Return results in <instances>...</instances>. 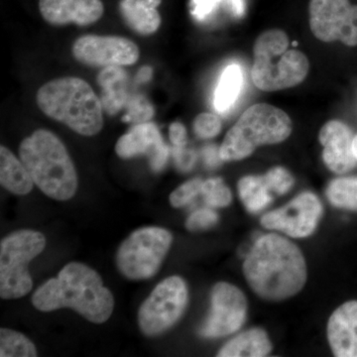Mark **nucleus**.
<instances>
[{
    "label": "nucleus",
    "mask_w": 357,
    "mask_h": 357,
    "mask_svg": "<svg viewBox=\"0 0 357 357\" xmlns=\"http://www.w3.org/2000/svg\"><path fill=\"white\" fill-rule=\"evenodd\" d=\"M243 273L259 297L281 301L297 295L304 288L307 265L296 244L270 234L256 241L243 263Z\"/></svg>",
    "instance_id": "f257e3e1"
},
{
    "label": "nucleus",
    "mask_w": 357,
    "mask_h": 357,
    "mask_svg": "<svg viewBox=\"0 0 357 357\" xmlns=\"http://www.w3.org/2000/svg\"><path fill=\"white\" fill-rule=\"evenodd\" d=\"M32 303L41 312L70 307L93 324L107 321L114 309V295L102 277L79 262L69 263L57 278L45 282L33 294Z\"/></svg>",
    "instance_id": "f03ea898"
},
{
    "label": "nucleus",
    "mask_w": 357,
    "mask_h": 357,
    "mask_svg": "<svg viewBox=\"0 0 357 357\" xmlns=\"http://www.w3.org/2000/svg\"><path fill=\"white\" fill-rule=\"evenodd\" d=\"M20 156L34 184L49 198L68 201L76 194L77 175L65 145L55 134L38 129L21 142Z\"/></svg>",
    "instance_id": "7ed1b4c3"
},
{
    "label": "nucleus",
    "mask_w": 357,
    "mask_h": 357,
    "mask_svg": "<svg viewBox=\"0 0 357 357\" xmlns=\"http://www.w3.org/2000/svg\"><path fill=\"white\" fill-rule=\"evenodd\" d=\"M36 100L45 115L81 135H96L103 128L102 100L79 77H60L48 82L37 91Z\"/></svg>",
    "instance_id": "20e7f679"
},
{
    "label": "nucleus",
    "mask_w": 357,
    "mask_h": 357,
    "mask_svg": "<svg viewBox=\"0 0 357 357\" xmlns=\"http://www.w3.org/2000/svg\"><path fill=\"white\" fill-rule=\"evenodd\" d=\"M289 47L290 40L283 30H267L257 37L251 68V79L256 88L277 91L304 82L309 74V60L302 52Z\"/></svg>",
    "instance_id": "39448f33"
},
{
    "label": "nucleus",
    "mask_w": 357,
    "mask_h": 357,
    "mask_svg": "<svg viewBox=\"0 0 357 357\" xmlns=\"http://www.w3.org/2000/svg\"><path fill=\"white\" fill-rule=\"evenodd\" d=\"M292 128L290 117L278 107L268 103L251 105L225 135L220 158L225 162L248 158L258 147L287 139Z\"/></svg>",
    "instance_id": "423d86ee"
},
{
    "label": "nucleus",
    "mask_w": 357,
    "mask_h": 357,
    "mask_svg": "<svg viewBox=\"0 0 357 357\" xmlns=\"http://www.w3.org/2000/svg\"><path fill=\"white\" fill-rule=\"evenodd\" d=\"M44 234L20 229L4 237L0 243V297L4 300L23 298L32 290L28 264L43 252Z\"/></svg>",
    "instance_id": "0eeeda50"
},
{
    "label": "nucleus",
    "mask_w": 357,
    "mask_h": 357,
    "mask_svg": "<svg viewBox=\"0 0 357 357\" xmlns=\"http://www.w3.org/2000/svg\"><path fill=\"white\" fill-rule=\"evenodd\" d=\"M172 241V234L162 227L135 230L117 250L115 259L119 272L129 280L151 278L161 267Z\"/></svg>",
    "instance_id": "6e6552de"
},
{
    "label": "nucleus",
    "mask_w": 357,
    "mask_h": 357,
    "mask_svg": "<svg viewBox=\"0 0 357 357\" xmlns=\"http://www.w3.org/2000/svg\"><path fill=\"white\" fill-rule=\"evenodd\" d=\"M189 302L184 279L171 276L160 282L138 311V325L143 335L156 337L170 330L181 319Z\"/></svg>",
    "instance_id": "1a4fd4ad"
},
{
    "label": "nucleus",
    "mask_w": 357,
    "mask_h": 357,
    "mask_svg": "<svg viewBox=\"0 0 357 357\" xmlns=\"http://www.w3.org/2000/svg\"><path fill=\"white\" fill-rule=\"evenodd\" d=\"M310 27L321 41L357 46V6L349 0H311Z\"/></svg>",
    "instance_id": "9d476101"
},
{
    "label": "nucleus",
    "mask_w": 357,
    "mask_h": 357,
    "mask_svg": "<svg viewBox=\"0 0 357 357\" xmlns=\"http://www.w3.org/2000/svg\"><path fill=\"white\" fill-rule=\"evenodd\" d=\"M248 300L241 289L227 282L215 284L211 294V311L199 335L206 338L227 337L243 326Z\"/></svg>",
    "instance_id": "9b49d317"
},
{
    "label": "nucleus",
    "mask_w": 357,
    "mask_h": 357,
    "mask_svg": "<svg viewBox=\"0 0 357 357\" xmlns=\"http://www.w3.org/2000/svg\"><path fill=\"white\" fill-rule=\"evenodd\" d=\"M73 56L89 67H122L135 64L139 59L137 45L119 36L86 35L73 44Z\"/></svg>",
    "instance_id": "f8f14e48"
},
{
    "label": "nucleus",
    "mask_w": 357,
    "mask_h": 357,
    "mask_svg": "<svg viewBox=\"0 0 357 357\" xmlns=\"http://www.w3.org/2000/svg\"><path fill=\"white\" fill-rule=\"evenodd\" d=\"M323 204L316 195L305 192L283 208L261 218L265 229L278 230L291 237L303 238L314 234L323 215Z\"/></svg>",
    "instance_id": "ddd939ff"
},
{
    "label": "nucleus",
    "mask_w": 357,
    "mask_h": 357,
    "mask_svg": "<svg viewBox=\"0 0 357 357\" xmlns=\"http://www.w3.org/2000/svg\"><path fill=\"white\" fill-rule=\"evenodd\" d=\"M115 152L122 159L148 155L152 170L159 172L165 167L169 148L153 122L137 123L122 135L115 145Z\"/></svg>",
    "instance_id": "4468645a"
},
{
    "label": "nucleus",
    "mask_w": 357,
    "mask_h": 357,
    "mask_svg": "<svg viewBox=\"0 0 357 357\" xmlns=\"http://www.w3.org/2000/svg\"><path fill=\"white\" fill-rule=\"evenodd\" d=\"M356 135L347 124L340 121H330L321 128L319 140L323 150V160L328 170L344 175L357 166L354 151Z\"/></svg>",
    "instance_id": "2eb2a0df"
},
{
    "label": "nucleus",
    "mask_w": 357,
    "mask_h": 357,
    "mask_svg": "<svg viewBox=\"0 0 357 357\" xmlns=\"http://www.w3.org/2000/svg\"><path fill=\"white\" fill-rule=\"evenodd\" d=\"M42 17L52 25L93 24L102 18V0H39Z\"/></svg>",
    "instance_id": "dca6fc26"
},
{
    "label": "nucleus",
    "mask_w": 357,
    "mask_h": 357,
    "mask_svg": "<svg viewBox=\"0 0 357 357\" xmlns=\"http://www.w3.org/2000/svg\"><path fill=\"white\" fill-rule=\"evenodd\" d=\"M328 340L333 356L357 357V301L344 303L328 319Z\"/></svg>",
    "instance_id": "f3484780"
},
{
    "label": "nucleus",
    "mask_w": 357,
    "mask_h": 357,
    "mask_svg": "<svg viewBox=\"0 0 357 357\" xmlns=\"http://www.w3.org/2000/svg\"><path fill=\"white\" fill-rule=\"evenodd\" d=\"M162 0H121L119 10L126 24L138 34H153L161 25L157 10Z\"/></svg>",
    "instance_id": "a211bd4d"
},
{
    "label": "nucleus",
    "mask_w": 357,
    "mask_h": 357,
    "mask_svg": "<svg viewBox=\"0 0 357 357\" xmlns=\"http://www.w3.org/2000/svg\"><path fill=\"white\" fill-rule=\"evenodd\" d=\"M98 84L102 88L103 109L109 115L116 114L126 107L129 98L128 77L121 67L103 68L98 77Z\"/></svg>",
    "instance_id": "6ab92c4d"
},
{
    "label": "nucleus",
    "mask_w": 357,
    "mask_h": 357,
    "mask_svg": "<svg viewBox=\"0 0 357 357\" xmlns=\"http://www.w3.org/2000/svg\"><path fill=\"white\" fill-rule=\"evenodd\" d=\"M0 184L18 196L29 194L35 185L23 162L6 146L0 147Z\"/></svg>",
    "instance_id": "aec40b11"
},
{
    "label": "nucleus",
    "mask_w": 357,
    "mask_h": 357,
    "mask_svg": "<svg viewBox=\"0 0 357 357\" xmlns=\"http://www.w3.org/2000/svg\"><path fill=\"white\" fill-rule=\"evenodd\" d=\"M272 342L262 328H251L230 340L218 351L220 357H262L269 356Z\"/></svg>",
    "instance_id": "412c9836"
},
{
    "label": "nucleus",
    "mask_w": 357,
    "mask_h": 357,
    "mask_svg": "<svg viewBox=\"0 0 357 357\" xmlns=\"http://www.w3.org/2000/svg\"><path fill=\"white\" fill-rule=\"evenodd\" d=\"M243 73L241 66L231 64L225 68L215 91L213 105L218 112H227L238 100L243 86Z\"/></svg>",
    "instance_id": "4be33fe9"
},
{
    "label": "nucleus",
    "mask_w": 357,
    "mask_h": 357,
    "mask_svg": "<svg viewBox=\"0 0 357 357\" xmlns=\"http://www.w3.org/2000/svg\"><path fill=\"white\" fill-rule=\"evenodd\" d=\"M239 197L250 213H259L271 204L273 197L264 176H245L237 184Z\"/></svg>",
    "instance_id": "5701e85b"
},
{
    "label": "nucleus",
    "mask_w": 357,
    "mask_h": 357,
    "mask_svg": "<svg viewBox=\"0 0 357 357\" xmlns=\"http://www.w3.org/2000/svg\"><path fill=\"white\" fill-rule=\"evenodd\" d=\"M326 195L335 208L357 211V176L335 178L326 188Z\"/></svg>",
    "instance_id": "b1692460"
},
{
    "label": "nucleus",
    "mask_w": 357,
    "mask_h": 357,
    "mask_svg": "<svg viewBox=\"0 0 357 357\" xmlns=\"http://www.w3.org/2000/svg\"><path fill=\"white\" fill-rule=\"evenodd\" d=\"M37 354L35 344L22 333L9 328L0 330V356L35 357Z\"/></svg>",
    "instance_id": "393cba45"
},
{
    "label": "nucleus",
    "mask_w": 357,
    "mask_h": 357,
    "mask_svg": "<svg viewBox=\"0 0 357 357\" xmlns=\"http://www.w3.org/2000/svg\"><path fill=\"white\" fill-rule=\"evenodd\" d=\"M201 194L206 204L213 208H225L231 204V191L222 178H211L204 181Z\"/></svg>",
    "instance_id": "a878e982"
},
{
    "label": "nucleus",
    "mask_w": 357,
    "mask_h": 357,
    "mask_svg": "<svg viewBox=\"0 0 357 357\" xmlns=\"http://www.w3.org/2000/svg\"><path fill=\"white\" fill-rule=\"evenodd\" d=\"M126 107L128 114L122 119L124 122L144 123L151 121L154 116V107L144 96L140 95L130 96Z\"/></svg>",
    "instance_id": "bb28decb"
},
{
    "label": "nucleus",
    "mask_w": 357,
    "mask_h": 357,
    "mask_svg": "<svg viewBox=\"0 0 357 357\" xmlns=\"http://www.w3.org/2000/svg\"><path fill=\"white\" fill-rule=\"evenodd\" d=\"M263 176L271 192L280 196L287 194L295 184L292 174L283 167H274Z\"/></svg>",
    "instance_id": "cd10ccee"
},
{
    "label": "nucleus",
    "mask_w": 357,
    "mask_h": 357,
    "mask_svg": "<svg viewBox=\"0 0 357 357\" xmlns=\"http://www.w3.org/2000/svg\"><path fill=\"white\" fill-rule=\"evenodd\" d=\"M203 183L202 178H196L181 185L170 195L171 204L174 208H182L191 203L192 199L201 194Z\"/></svg>",
    "instance_id": "c85d7f7f"
},
{
    "label": "nucleus",
    "mask_w": 357,
    "mask_h": 357,
    "mask_svg": "<svg viewBox=\"0 0 357 357\" xmlns=\"http://www.w3.org/2000/svg\"><path fill=\"white\" fill-rule=\"evenodd\" d=\"M194 132L201 139H211L222 131V121L218 115L204 112L195 119Z\"/></svg>",
    "instance_id": "c756f323"
},
{
    "label": "nucleus",
    "mask_w": 357,
    "mask_h": 357,
    "mask_svg": "<svg viewBox=\"0 0 357 357\" xmlns=\"http://www.w3.org/2000/svg\"><path fill=\"white\" fill-rule=\"evenodd\" d=\"M218 222V215L211 208H202L194 211L188 218L185 227L190 231H199L215 227Z\"/></svg>",
    "instance_id": "7c9ffc66"
},
{
    "label": "nucleus",
    "mask_w": 357,
    "mask_h": 357,
    "mask_svg": "<svg viewBox=\"0 0 357 357\" xmlns=\"http://www.w3.org/2000/svg\"><path fill=\"white\" fill-rule=\"evenodd\" d=\"M220 1L222 0H192V15L198 20H204L217 8Z\"/></svg>",
    "instance_id": "2f4dec72"
},
{
    "label": "nucleus",
    "mask_w": 357,
    "mask_h": 357,
    "mask_svg": "<svg viewBox=\"0 0 357 357\" xmlns=\"http://www.w3.org/2000/svg\"><path fill=\"white\" fill-rule=\"evenodd\" d=\"M174 158L178 168L183 171L190 170L195 162V156L192 152L185 151L184 148L174 147Z\"/></svg>",
    "instance_id": "473e14b6"
},
{
    "label": "nucleus",
    "mask_w": 357,
    "mask_h": 357,
    "mask_svg": "<svg viewBox=\"0 0 357 357\" xmlns=\"http://www.w3.org/2000/svg\"><path fill=\"white\" fill-rule=\"evenodd\" d=\"M170 139L174 147L184 148L187 145V131L180 122H174L171 124Z\"/></svg>",
    "instance_id": "72a5a7b5"
},
{
    "label": "nucleus",
    "mask_w": 357,
    "mask_h": 357,
    "mask_svg": "<svg viewBox=\"0 0 357 357\" xmlns=\"http://www.w3.org/2000/svg\"><path fill=\"white\" fill-rule=\"evenodd\" d=\"M204 156L206 163L211 167L217 166L220 164V161H222L220 158V149L218 150L215 147L206 148L204 150Z\"/></svg>",
    "instance_id": "f704fd0d"
},
{
    "label": "nucleus",
    "mask_w": 357,
    "mask_h": 357,
    "mask_svg": "<svg viewBox=\"0 0 357 357\" xmlns=\"http://www.w3.org/2000/svg\"><path fill=\"white\" fill-rule=\"evenodd\" d=\"M151 75H152L151 68H149V67L143 68V69L141 70L139 75H138V79H141V81H142V82H147L148 79H149V77H151Z\"/></svg>",
    "instance_id": "c9c22d12"
},
{
    "label": "nucleus",
    "mask_w": 357,
    "mask_h": 357,
    "mask_svg": "<svg viewBox=\"0 0 357 357\" xmlns=\"http://www.w3.org/2000/svg\"><path fill=\"white\" fill-rule=\"evenodd\" d=\"M354 155H356V159H357V134L356 135V137H354Z\"/></svg>",
    "instance_id": "e433bc0d"
}]
</instances>
